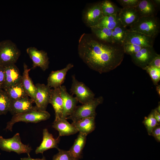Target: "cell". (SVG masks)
I'll use <instances>...</instances> for the list:
<instances>
[{
    "instance_id": "cell-1",
    "label": "cell",
    "mask_w": 160,
    "mask_h": 160,
    "mask_svg": "<svg viewBox=\"0 0 160 160\" xmlns=\"http://www.w3.org/2000/svg\"><path fill=\"white\" fill-rule=\"evenodd\" d=\"M78 51L80 57L89 68L101 74L119 66L125 54L122 45L102 41L86 33L80 37Z\"/></svg>"
},
{
    "instance_id": "cell-2",
    "label": "cell",
    "mask_w": 160,
    "mask_h": 160,
    "mask_svg": "<svg viewBox=\"0 0 160 160\" xmlns=\"http://www.w3.org/2000/svg\"><path fill=\"white\" fill-rule=\"evenodd\" d=\"M129 30L155 38L160 32V21L156 16L141 17Z\"/></svg>"
},
{
    "instance_id": "cell-3",
    "label": "cell",
    "mask_w": 160,
    "mask_h": 160,
    "mask_svg": "<svg viewBox=\"0 0 160 160\" xmlns=\"http://www.w3.org/2000/svg\"><path fill=\"white\" fill-rule=\"evenodd\" d=\"M50 116L49 113L46 111L38 110L31 111L13 115L11 120L8 122L4 130L12 131V127L15 124L19 122L26 123H37L49 119Z\"/></svg>"
},
{
    "instance_id": "cell-4",
    "label": "cell",
    "mask_w": 160,
    "mask_h": 160,
    "mask_svg": "<svg viewBox=\"0 0 160 160\" xmlns=\"http://www.w3.org/2000/svg\"><path fill=\"white\" fill-rule=\"evenodd\" d=\"M103 101L102 96L95 98L90 101L81 105L77 106L73 113L67 117L66 119L71 120L75 122L80 119L89 117H95L96 115V108L102 104Z\"/></svg>"
},
{
    "instance_id": "cell-5",
    "label": "cell",
    "mask_w": 160,
    "mask_h": 160,
    "mask_svg": "<svg viewBox=\"0 0 160 160\" xmlns=\"http://www.w3.org/2000/svg\"><path fill=\"white\" fill-rule=\"evenodd\" d=\"M20 55V51L10 40L0 42V66L15 64Z\"/></svg>"
},
{
    "instance_id": "cell-6",
    "label": "cell",
    "mask_w": 160,
    "mask_h": 160,
    "mask_svg": "<svg viewBox=\"0 0 160 160\" xmlns=\"http://www.w3.org/2000/svg\"><path fill=\"white\" fill-rule=\"evenodd\" d=\"M0 149L7 152H14L18 154L26 153L30 156V153L32 150L28 145L23 144L19 133H17L12 137L8 139L0 136Z\"/></svg>"
},
{
    "instance_id": "cell-7",
    "label": "cell",
    "mask_w": 160,
    "mask_h": 160,
    "mask_svg": "<svg viewBox=\"0 0 160 160\" xmlns=\"http://www.w3.org/2000/svg\"><path fill=\"white\" fill-rule=\"evenodd\" d=\"M72 78L70 91L72 95H75L78 102L84 104L95 98L94 93L84 83L78 81L74 75L72 76Z\"/></svg>"
},
{
    "instance_id": "cell-8",
    "label": "cell",
    "mask_w": 160,
    "mask_h": 160,
    "mask_svg": "<svg viewBox=\"0 0 160 160\" xmlns=\"http://www.w3.org/2000/svg\"><path fill=\"white\" fill-rule=\"evenodd\" d=\"M103 16L100 1L92 4L86 8L83 13V20L88 27L96 25Z\"/></svg>"
},
{
    "instance_id": "cell-9",
    "label": "cell",
    "mask_w": 160,
    "mask_h": 160,
    "mask_svg": "<svg viewBox=\"0 0 160 160\" xmlns=\"http://www.w3.org/2000/svg\"><path fill=\"white\" fill-rule=\"evenodd\" d=\"M36 91L34 100L36 106L39 111H46L49 103L51 88L47 85L37 83L35 85Z\"/></svg>"
},
{
    "instance_id": "cell-10",
    "label": "cell",
    "mask_w": 160,
    "mask_h": 160,
    "mask_svg": "<svg viewBox=\"0 0 160 160\" xmlns=\"http://www.w3.org/2000/svg\"><path fill=\"white\" fill-rule=\"evenodd\" d=\"M157 54L153 47H146L131 56L133 63L143 69L150 63Z\"/></svg>"
},
{
    "instance_id": "cell-11",
    "label": "cell",
    "mask_w": 160,
    "mask_h": 160,
    "mask_svg": "<svg viewBox=\"0 0 160 160\" xmlns=\"http://www.w3.org/2000/svg\"><path fill=\"white\" fill-rule=\"evenodd\" d=\"M26 52L33 61V68L39 67L44 71L48 68L49 58L45 51L30 47L27 49Z\"/></svg>"
},
{
    "instance_id": "cell-12",
    "label": "cell",
    "mask_w": 160,
    "mask_h": 160,
    "mask_svg": "<svg viewBox=\"0 0 160 160\" xmlns=\"http://www.w3.org/2000/svg\"><path fill=\"white\" fill-rule=\"evenodd\" d=\"M34 102L29 97L11 101L9 111L13 115L31 111L38 110Z\"/></svg>"
},
{
    "instance_id": "cell-13",
    "label": "cell",
    "mask_w": 160,
    "mask_h": 160,
    "mask_svg": "<svg viewBox=\"0 0 160 160\" xmlns=\"http://www.w3.org/2000/svg\"><path fill=\"white\" fill-rule=\"evenodd\" d=\"M60 89L63 103L61 118L66 119L74 112L78 101L76 97L68 92L65 86H61Z\"/></svg>"
},
{
    "instance_id": "cell-14",
    "label": "cell",
    "mask_w": 160,
    "mask_h": 160,
    "mask_svg": "<svg viewBox=\"0 0 160 160\" xmlns=\"http://www.w3.org/2000/svg\"><path fill=\"white\" fill-rule=\"evenodd\" d=\"M155 39V38L151 36L139 33L130 31L129 30L124 43L133 44L144 47H153Z\"/></svg>"
},
{
    "instance_id": "cell-15",
    "label": "cell",
    "mask_w": 160,
    "mask_h": 160,
    "mask_svg": "<svg viewBox=\"0 0 160 160\" xmlns=\"http://www.w3.org/2000/svg\"><path fill=\"white\" fill-rule=\"evenodd\" d=\"M118 15L121 24L126 27L132 26L140 17L135 7L121 8Z\"/></svg>"
},
{
    "instance_id": "cell-16",
    "label": "cell",
    "mask_w": 160,
    "mask_h": 160,
    "mask_svg": "<svg viewBox=\"0 0 160 160\" xmlns=\"http://www.w3.org/2000/svg\"><path fill=\"white\" fill-rule=\"evenodd\" d=\"M4 67L5 81L3 89L13 86L20 82L22 77L19 69L15 64L7 65Z\"/></svg>"
},
{
    "instance_id": "cell-17",
    "label": "cell",
    "mask_w": 160,
    "mask_h": 160,
    "mask_svg": "<svg viewBox=\"0 0 160 160\" xmlns=\"http://www.w3.org/2000/svg\"><path fill=\"white\" fill-rule=\"evenodd\" d=\"M73 67V65L70 63L64 68L52 71L48 78L47 85L51 88L60 87L64 82L67 72Z\"/></svg>"
},
{
    "instance_id": "cell-18",
    "label": "cell",
    "mask_w": 160,
    "mask_h": 160,
    "mask_svg": "<svg viewBox=\"0 0 160 160\" xmlns=\"http://www.w3.org/2000/svg\"><path fill=\"white\" fill-rule=\"evenodd\" d=\"M43 140L40 145L37 147L35 152L36 154H43L44 152L49 149L56 148L58 149V144L60 141V137L56 139L54 138L52 134L50 133L47 128L43 131Z\"/></svg>"
},
{
    "instance_id": "cell-19",
    "label": "cell",
    "mask_w": 160,
    "mask_h": 160,
    "mask_svg": "<svg viewBox=\"0 0 160 160\" xmlns=\"http://www.w3.org/2000/svg\"><path fill=\"white\" fill-rule=\"evenodd\" d=\"M52 127L59 132V137L73 135L79 132L75 127L66 119L60 118L55 120Z\"/></svg>"
},
{
    "instance_id": "cell-20",
    "label": "cell",
    "mask_w": 160,
    "mask_h": 160,
    "mask_svg": "<svg viewBox=\"0 0 160 160\" xmlns=\"http://www.w3.org/2000/svg\"><path fill=\"white\" fill-rule=\"evenodd\" d=\"M135 8L140 17L156 16L159 9L153 0H140Z\"/></svg>"
},
{
    "instance_id": "cell-21",
    "label": "cell",
    "mask_w": 160,
    "mask_h": 160,
    "mask_svg": "<svg viewBox=\"0 0 160 160\" xmlns=\"http://www.w3.org/2000/svg\"><path fill=\"white\" fill-rule=\"evenodd\" d=\"M49 103L52 105L55 111V120L61 118L63 103L60 87L51 89Z\"/></svg>"
},
{
    "instance_id": "cell-22",
    "label": "cell",
    "mask_w": 160,
    "mask_h": 160,
    "mask_svg": "<svg viewBox=\"0 0 160 160\" xmlns=\"http://www.w3.org/2000/svg\"><path fill=\"white\" fill-rule=\"evenodd\" d=\"M87 135L80 132L74 143L68 151L74 160H79L82 158V151L85 145Z\"/></svg>"
},
{
    "instance_id": "cell-23",
    "label": "cell",
    "mask_w": 160,
    "mask_h": 160,
    "mask_svg": "<svg viewBox=\"0 0 160 160\" xmlns=\"http://www.w3.org/2000/svg\"><path fill=\"white\" fill-rule=\"evenodd\" d=\"M24 71L21 77L23 86L29 96L34 101L36 93V88L29 75L31 70L28 69L25 63L23 65Z\"/></svg>"
},
{
    "instance_id": "cell-24",
    "label": "cell",
    "mask_w": 160,
    "mask_h": 160,
    "mask_svg": "<svg viewBox=\"0 0 160 160\" xmlns=\"http://www.w3.org/2000/svg\"><path fill=\"white\" fill-rule=\"evenodd\" d=\"M95 117H91L80 119L72 124L77 129L79 132L87 135L95 129Z\"/></svg>"
},
{
    "instance_id": "cell-25",
    "label": "cell",
    "mask_w": 160,
    "mask_h": 160,
    "mask_svg": "<svg viewBox=\"0 0 160 160\" xmlns=\"http://www.w3.org/2000/svg\"><path fill=\"white\" fill-rule=\"evenodd\" d=\"M4 90L11 101L29 97L24 89L21 81L16 84Z\"/></svg>"
},
{
    "instance_id": "cell-26",
    "label": "cell",
    "mask_w": 160,
    "mask_h": 160,
    "mask_svg": "<svg viewBox=\"0 0 160 160\" xmlns=\"http://www.w3.org/2000/svg\"><path fill=\"white\" fill-rule=\"evenodd\" d=\"M90 28L93 36L97 39L104 42L112 43V30L106 28L97 26Z\"/></svg>"
},
{
    "instance_id": "cell-27",
    "label": "cell",
    "mask_w": 160,
    "mask_h": 160,
    "mask_svg": "<svg viewBox=\"0 0 160 160\" xmlns=\"http://www.w3.org/2000/svg\"><path fill=\"white\" fill-rule=\"evenodd\" d=\"M121 24L118 15L103 16L95 26L106 28L113 30L116 27Z\"/></svg>"
},
{
    "instance_id": "cell-28",
    "label": "cell",
    "mask_w": 160,
    "mask_h": 160,
    "mask_svg": "<svg viewBox=\"0 0 160 160\" xmlns=\"http://www.w3.org/2000/svg\"><path fill=\"white\" fill-rule=\"evenodd\" d=\"M128 31L122 24L116 27L112 30V43L122 45Z\"/></svg>"
},
{
    "instance_id": "cell-29",
    "label": "cell",
    "mask_w": 160,
    "mask_h": 160,
    "mask_svg": "<svg viewBox=\"0 0 160 160\" xmlns=\"http://www.w3.org/2000/svg\"><path fill=\"white\" fill-rule=\"evenodd\" d=\"M100 3L103 16L118 15L121 9L110 0H103Z\"/></svg>"
},
{
    "instance_id": "cell-30",
    "label": "cell",
    "mask_w": 160,
    "mask_h": 160,
    "mask_svg": "<svg viewBox=\"0 0 160 160\" xmlns=\"http://www.w3.org/2000/svg\"><path fill=\"white\" fill-rule=\"evenodd\" d=\"M11 100L5 91L0 89V115L9 111Z\"/></svg>"
},
{
    "instance_id": "cell-31",
    "label": "cell",
    "mask_w": 160,
    "mask_h": 160,
    "mask_svg": "<svg viewBox=\"0 0 160 160\" xmlns=\"http://www.w3.org/2000/svg\"><path fill=\"white\" fill-rule=\"evenodd\" d=\"M143 122L146 128L148 135H151L153 129L157 125L160 124L154 116L153 111L147 117L145 118Z\"/></svg>"
},
{
    "instance_id": "cell-32",
    "label": "cell",
    "mask_w": 160,
    "mask_h": 160,
    "mask_svg": "<svg viewBox=\"0 0 160 160\" xmlns=\"http://www.w3.org/2000/svg\"><path fill=\"white\" fill-rule=\"evenodd\" d=\"M143 69L149 74L153 84L157 85L160 80V69L152 66L147 65Z\"/></svg>"
},
{
    "instance_id": "cell-33",
    "label": "cell",
    "mask_w": 160,
    "mask_h": 160,
    "mask_svg": "<svg viewBox=\"0 0 160 160\" xmlns=\"http://www.w3.org/2000/svg\"><path fill=\"white\" fill-rule=\"evenodd\" d=\"M122 46L124 53L130 55L136 53L144 47L126 43H123Z\"/></svg>"
},
{
    "instance_id": "cell-34",
    "label": "cell",
    "mask_w": 160,
    "mask_h": 160,
    "mask_svg": "<svg viewBox=\"0 0 160 160\" xmlns=\"http://www.w3.org/2000/svg\"><path fill=\"white\" fill-rule=\"evenodd\" d=\"M57 150L58 152L54 156L52 160H74L68 151H65L59 148Z\"/></svg>"
},
{
    "instance_id": "cell-35",
    "label": "cell",
    "mask_w": 160,
    "mask_h": 160,
    "mask_svg": "<svg viewBox=\"0 0 160 160\" xmlns=\"http://www.w3.org/2000/svg\"><path fill=\"white\" fill-rule=\"evenodd\" d=\"M140 0H117L123 8L135 7Z\"/></svg>"
},
{
    "instance_id": "cell-36",
    "label": "cell",
    "mask_w": 160,
    "mask_h": 160,
    "mask_svg": "<svg viewBox=\"0 0 160 160\" xmlns=\"http://www.w3.org/2000/svg\"><path fill=\"white\" fill-rule=\"evenodd\" d=\"M151 135L153 136L158 142H160V126H156L153 130Z\"/></svg>"
},
{
    "instance_id": "cell-37",
    "label": "cell",
    "mask_w": 160,
    "mask_h": 160,
    "mask_svg": "<svg viewBox=\"0 0 160 160\" xmlns=\"http://www.w3.org/2000/svg\"><path fill=\"white\" fill-rule=\"evenodd\" d=\"M152 66L160 69V55L157 54L148 65Z\"/></svg>"
},
{
    "instance_id": "cell-38",
    "label": "cell",
    "mask_w": 160,
    "mask_h": 160,
    "mask_svg": "<svg viewBox=\"0 0 160 160\" xmlns=\"http://www.w3.org/2000/svg\"><path fill=\"white\" fill-rule=\"evenodd\" d=\"M5 81V73L4 67L0 66V89H2Z\"/></svg>"
},
{
    "instance_id": "cell-39",
    "label": "cell",
    "mask_w": 160,
    "mask_h": 160,
    "mask_svg": "<svg viewBox=\"0 0 160 160\" xmlns=\"http://www.w3.org/2000/svg\"><path fill=\"white\" fill-rule=\"evenodd\" d=\"M154 116L158 124L160 123V113H159L156 109L153 110Z\"/></svg>"
},
{
    "instance_id": "cell-40",
    "label": "cell",
    "mask_w": 160,
    "mask_h": 160,
    "mask_svg": "<svg viewBox=\"0 0 160 160\" xmlns=\"http://www.w3.org/2000/svg\"><path fill=\"white\" fill-rule=\"evenodd\" d=\"M21 160H46L44 157H43L42 158L40 159H33L31 158L30 156H28V157L21 158Z\"/></svg>"
},
{
    "instance_id": "cell-41",
    "label": "cell",
    "mask_w": 160,
    "mask_h": 160,
    "mask_svg": "<svg viewBox=\"0 0 160 160\" xmlns=\"http://www.w3.org/2000/svg\"><path fill=\"white\" fill-rule=\"evenodd\" d=\"M153 1L155 4L159 8L160 5V0H153Z\"/></svg>"
},
{
    "instance_id": "cell-42",
    "label": "cell",
    "mask_w": 160,
    "mask_h": 160,
    "mask_svg": "<svg viewBox=\"0 0 160 160\" xmlns=\"http://www.w3.org/2000/svg\"><path fill=\"white\" fill-rule=\"evenodd\" d=\"M157 111L159 113H160V104H159L158 107L156 108Z\"/></svg>"
},
{
    "instance_id": "cell-43",
    "label": "cell",
    "mask_w": 160,
    "mask_h": 160,
    "mask_svg": "<svg viewBox=\"0 0 160 160\" xmlns=\"http://www.w3.org/2000/svg\"><path fill=\"white\" fill-rule=\"evenodd\" d=\"M157 87V89H158V90H157V91L158 92L159 94L160 95V93H159V92L160 93V86L159 85H158Z\"/></svg>"
},
{
    "instance_id": "cell-44",
    "label": "cell",
    "mask_w": 160,
    "mask_h": 160,
    "mask_svg": "<svg viewBox=\"0 0 160 160\" xmlns=\"http://www.w3.org/2000/svg\"><path fill=\"white\" fill-rule=\"evenodd\" d=\"M1 154V153H0V155Z\"/></svg>"
}]
</instances>
